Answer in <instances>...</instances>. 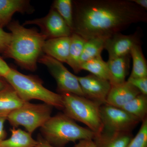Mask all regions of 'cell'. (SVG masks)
<instances>
[{
	"mask_svg": "<svg viewBox=\"0 0 147 147\" xmlns=\"http://www.w3.org/2000/svg\"><path fill=\"white\" fill-rule=\"evenodd\" d=\"M72 5V32L86 40L107 38L131 24L147 21L146 10L131 0H77Z\"/></svg>",
	"mask_w": 147,
	"mask_h": 147,
	"instance_id": "6da1fadb",
	"label": "cell"
},
{
	"mask_svg": "<svg viewBox=\"0 0 147 147\" xmlns=\"http://www.w3.org/2000/svg\"><path fill=\"white\" fill-rule=\"evenodd\" d=\"M7 27L11 31V40L3 55L13 59L26 70L35 71L46 36L34 29L25 28L17 21L11 22Z\"/></svg>",
	"mask_w": 147,
	"mask_h": 147,
	"instance_id": "7a4b0ae2",
	"label": "cell"
},
{
	"mask_svg": "<svg viewBox=\"0 0 147 147\" xmlns=\"http://www.w3.org/2000/svg\"><path fill=\"white\" fill-rule=\"evenodd\" d=\"M42 138L54 147H64L69 142L93 140L96 134L80 126L65 114L51 117L40 127Z\"/></svg>",
	"mask_w": 147,
	"mask_h": 147,
	"instance_id": "3957f363",
	"label": "cell"
},
{
	"mask_svg": "<svg viewBox=\"0 0 147 147\" xmlns=\"http://www.w3.org/2000/svg\"><path fill=\"white\" fill-rule=\"evenodd\" d=\"M3 78L24 102L36 99L58 109H63L61 94L47 89L37 77L25 75L11 68L10 71Z\"/></svg>",
	"mask_w": 147,
	"mask_h": 147,
	"instance_id": "277c9868",
	"label": "cell"
},
{
	"mask_svg": "<svg viewBox=\"0 0 147 147\" xmlns=\"http://www.w3.org/2000/svg\"><path fill=\"white\" fill-rule=\"evenodd\" d=\"M61 94L62 96L64 114L73 120L86 125L96 134L103 131L100 114L101 105L77 95L70 93Z\"/></svg>",
	"mask_w": 147,
	"mask_h": 147,
	"instance_id": "5b68a950",
	"label": "cell"
},
{
	"mask_svg": "<svg viewBox=\"0 0 147 147\" xmlns=\"http://www.w3.org/2000/svg\"><path fill=\"white\" fill-rule=\"evenodd\" d=\"M52 110L53 107L46 103L34 104L25 102L20 108L10 113L7 120L13 127L22 126L32 134L51 117Z\"/></svg>",
	"mask_w": 147,
	"mask_h": 147,
	"instance_id": "8992f818",
	"label": "cell"
},
{
	"mask_svg": "<svg viewBox=\"0 0 147 147\" xmlns=\"http://www.w3.org/2000/svg\"><path fill=\"white\" fill-rule=\"evenodd\" d=\"M38 62L49 69L56 80L60 94L70 93L84 96L77 76L69 71L61 62L46 55H41Z\"/></svg>",
	"mask_w": 147,
	"mask_h": 147,
	"instance_id": "52a82bcc",
	"label": "cell"
},
{
	"mask_svg": "<svg viewBox=\"0 0 147 147\" xmlns=\"http://www.w3.org/2000/svg\"><path fill=\"white\" fill-rule=\"evenodd\" d=\"M103 130L111 132H131L140 121L121 108L107 104L100 107Z\"/></svg>",
	"mask_w": 147,
	"mask_h": 147,
	"instance_id": "ba28073f",
	"label": "cell"
},
{
	"mask_svg": "<svg viewBox=\"0 0 147 147\" xmlns=\"http://www.w3.org/2000/svg\"><path fill=\"white\" fill-rule=\"evenodd\" d=\"M28 25L38 26L41 30V33L46 36L47 40L70 36L73 33L72 30L62 17L53 8L44 17L27 21L24 24Z\"/></svg>",
	"mask_w": 147,
	"mask_h": 147,
	"instance_id": "9c48e42d",
	"label": "cell"
},
{
	"mask_svg": "<svg viewBox=\"0 0 147 147\" xmlns=\"http://www.w3.org/2000/svg\"><path fill=\"white\" fill-rule=\"evenodd\" d=\"M142 34L139 30L132 34L124 35L118 33L106 38L104 49L108 51L109 59L130 55L132 47L141 45Z\"/></svg>",
	"mask_w": 147,
	"mask_h": 147,
	"instance_id": "30bf717a",
	"label": "cell"
},
{
	"mask_svg": "<svg viewBox=\"0 0 147 147\" xmlns=\"http://www.w3.org/2000/svg\"><path fill=\"white\" fill-rule=\"evenodd\" d=\"M84 97L99 103L106 104V99L111 88L110 82L93 74L77 76Z\"/></svg>",
	"mask_w": 147,
	"mask_h": 147,
	"instance_id": "8fae6325",
	"label": "cell"
},
{
	"mask_svg": "<svg viewBox=\"0 0 147 147\" xmlns=\"http://www.w3.org/2000/svg\"><path fill=\"white\" fill-rule=\"evenodd\" d=\"M141 92L127 81L122 84L111 86L106 104L121 108Z\"/></svg>",
	"mask_w": 147,
	"mask_h": 147,
	"instance_id": "7c38bea8",
	"label": "cell"
},
{
	"mask_svg": "<svg viewBox=\"0 0 147 147\" xmlns=\"http://www.w3.org/2000/svg\"><path fill=\"white\" fill-rule=\"evenodd\" d=\"M71 38L70 36L62 37L46 40L42 52L61 63H66L68 59Z\"/></svg>",
	"mask_w": 147,
	"mask_h": 147,
	"instance_id": "4fadbf2b",
	"label": "cell"
},
{
	"mask_svg": "<svg viewBox=\"0 0 147 147\" xmlns=\"http://www.w3.org/2000/svg\"><path fill=\"white\" fill-rule=\"evenodd\" d=\"M32 9L28 1L0 0V28L8 26L16 12H30Z\"/></svg>",
	"mask_w": 147,
	"mask_h": 147,
	"instance_id": "5bb4252c",
	"label": "cell"
},
{
	"mask_svg": "<svg viewBox=\"0 0 147 147\" xmlns=\"http://www.w3.org/2000/svg\"><path fill=\"white\" fill-rule=\"evenodd\" d=\"M130 55L109 59L107 62L109 73V82L111 86L125 82L130 64Z\"/></svg>",
	"mask_w": 147,
	"mask_h": 147,
	"instance_id": "9a60e30c",
	"label": "cell"
},
{
	"mask_svg": "<svg viewBox=\"0 0 147 147\" xmlns=\"http://www.w3.org/2000/svg\"><path fill=\"white\" fill-rule=\"evenodd\" d=\"M133 138L131 132H111L103 130L93 139L95 147H127Z\"/></svg>",
	"mask_w": 147,
	"mask_h": 147,
	"instance_id": "2e32d148",
	"label": "cell"
},
{
	"mask_svg": "<svg viewBox=\"0 0 147 147\" xmlns=\"http://www.w3.org/2000/svg\"><path fill=\"white\" fill-rule=\"evenodd\" d=\"M25 102L9 85L0 91V116L7 117L11 112L22 106Z\"/></svg>",
	"mask_w": 147,
	"mask_h": 147,
	"instance_id": "e0dca14e",
	"label": "cell"
},
{
	"mask_svg": "<svg viewBox=\"0 0 147 147\" xmlns=\"http://www.w3.org/2000/svg\"><path fill=\"white\" fill-rule=\"evenodd\" d=\"M10 138L0 142V147H36L37 141L32 134L20 129L13 127L10 129Z\"/></svg>",
	"mask_w": 147,
	"mask_h": 147,
	"instance_id": "ac0fdd59",
	"label": "cell"
},
{
	"mask_svg": "<svg viewBox=\"0 0 147 147\" xmlns=\"http://www.w3.org/2000/svg\"><path fill=\"white\" fill-rule=\"evenodd\" d=\"M70 38L69 53L66 63L71 67L75 73H78L81 71L80 59L86 40L74 33L70 36Z\"/></svg>",
	"mask_w": 147,
	"mask_h": 147,
	"instance_id": "d6986e66",
	"label": "cell"
},
{
	"mask_svg": "<svg viewBox=\"0 0 147 147\" xmlns=\"http://www.w3.org/2000/svg\"><path fill=\"white\" fill-rule=\"evenodd\" d=\"M130 55L133 61V66L131 78H143L147 77V63L141 45H135L130 51Z\"/></svg>",
	"mask_w": 147,
	"mask_h": 147,
	"instance_id": "ffe728a7",
	"label": "cell"
},
{
	"mask_svg": "<svg viewBox=\"0 0 147 147\" xmlns=\"http://www.w3.org/2000/svg\"><path fill=\"white\" fill-rule=\"evenodd\" d=\"M121 108L142 121L147 118V96L140 94Z\"/></svg>",
	"mask_w": 147,
	"mask_h": 147,
	"instance_id": "44dd1931",
	"label": "cell"
},
{
	"mask_svg": "<svg viewBox=\"0 0 147 147\" xmlns=\"http://www.w3.org/2000/svg\"><path fill=\"white\" fill-rule=\"evenodd\" d=\"M106 39L94 38L86 40L81 56L80 65L87 61L101 57V52L104 49Z\"/></svg>",
	"mask_w": 147,
	"mask_h": 147,
	"instance_id": "7402d4cb",
	"label": "cell"
},
{
	"mask_svg": "<svg viewBox=\"0 0 147 147\" xmlns=\"http://www.w3.org/2000/svg\"><path fill=\"white\" fill-rule=\"evenodd\" d=\"M80 70L89 71L98 78L109 80V73L107 62L104 61L101 57L92 59L82 63Z\"/></svg>",
	"mask_w": 147,
	"mask_h": 147,
	"instance_id": "603a6c76",
	"label": "cell"
},
{
	"mask_svg": "<svg viewBox=\"0 0 147 147\" xmlns=\"http://www.w3.org/2000/svg\"><path fill=\"white\" fill-rule=\"evenodd\" d=\"M52 8L57 11L72 31L73 22L72 1L55 0L53 2Z\"/></svg>",
	"mask_w": 147,
	"mask_h": 147,
	"instance_id": "cb8c5ba5",
	"label": "cell"
},
{
	"mask_svg": "<svg viewBox=\"0 0 147 147\" xmlns=\"http://www.w3.org/2000/svg\"><path fill=\"white\" fill-rule=\"evenodd\" d=\"M142 122L137 135L133 137L127 147H147V119Z\"/></svg>",
	"mask_w": 147,
	"mask_h": 147,
	"instance_id": "d4e9b609",
	"label": "cell"
},
{
	"mask_svg": "<svg viewBox=\"0 0 147 147\" xmlns=\"http://www.w3.org/2000/svg\"><path fill=\"white\" fill-rule=\"evenodd\" d=\"M127 81L139 90L141 94L147 96V77L136 78L129 77Z\"/></svg>",
	"mask_w": 147,
	"mask_h": 147,
	"instance_id": "484cf974",
	"label": "cell"
},
{
	"mask_svg": "<svg viewBox=\"0 0 147 147\" xmlns=\"http://www.w3.org/2000/svg\"><path fill=\"white\" fill-rule=\"evenodd\" d=\"M11 33L7 32L0 28V54H3L8 47L11 40Z\"/></svg>",
	"mask_w": 147,
	"mask_h": 147,
	"instance_id": "4316f807",
	"label": "cell"
},
{
	"mask_svg": "<svg viewBox=\"0 0 147 147\" xmlns=\"http://www.w3.org/2000/svg\"><path fill=\"white\" fill-rule=\"evenodd\" d=\"M11 68L0 57V76L3 78L10 71Z\"/></svg>",
	"mask_w": 147,
	"mask_h": 147,
	"instance_id": "83f0119b",
	"label": "cell"
},
{
	"mask_svg": "<svg viewBox=\"0 0 147 147\" xmlns=\"http://www.w3.org/2000/svg\"><path fill=\"white\" fill-rule=\"evenodd\" d=\"M7 117L0 116V142L5 139L7 133L4 129V124Z\"/></svg>",
	"mask_w": 147,
	"mask_h": 147,
	"instance_id": "f1b7e54d",
	"label": "cell"
},
{
	"mask_svg": "<svg viewBox=\"0 0 147 147\" xmlns=\"http://www.w3.org/2000/svg\"><path fill=\"white\" fill-rule=\"evenodd\" d=\"M74 147H95V145L93 140L86 139L79 141Z\"/></svg>",
	"mask_w": 147,
	"mask_h": 147,
	"instance_id": "f546056e",
	"label": "cell"
},
{
	"mask_svg": "<svg viewBox=\"0 0 147 147\" xmlns=\"http://www.w3.org/2000/svg\"><path fill=\"white\" fill-rule=\"evenodd\" d=\"M37 145L36 147H54L50 145L41 135H39L38 137Z\"/></svg>",
	"mask_w": 147,
	"mask_h": 147,
	"instance_id": "4dcf8cb0",
	"label": "cell"
},
{
	"mask_svg": "<svg viewBox=\"0 0 147 147\" xmlns=\"http://www.w3.org/2000/svg\"><path fill=\"white\" fill-rule=\"evenodd\" d=\"M133 2L135 3L140 7L144 9L145 10L147 9V0H131Z\"/></svg>",
	"mask_w": 147,
	"mask_h": 147,
	"instance_id": "1f68e13d",
	"label": "cell"
},
{
	"mask_svg": "<svg viewBox=\"0 0 147 147\" xmlns=\"http://www.w3.org/2000/svg\"><path fill=\"white\" fill-rule=\"evenodd\" d=\"M9 86L4 78L0 76V91L5 89Z\"/></svg>",
	"mask_w": 147,
	"mask_h": 147,
	"instance_id": "d6a6232c",
	"label": "cell"
}]
</instances>
